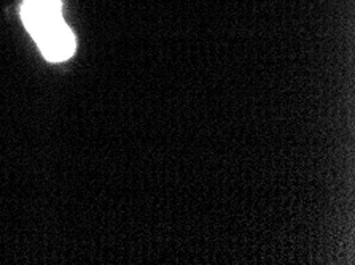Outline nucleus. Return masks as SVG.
<instances>
[{
    "label": "nucleus",
    "instance_id": "1",
    "mask_svg": "<svg viewBox=\"0 0 355 265\" xmlns=\"http://www.w3.org/2000/svg\"><path fill=\"white\" fill-rule=\"evenodd\" d=\"M61 0H24L21 18L34 40L51 26L62 21Z\"/></svg>",
    "mask_w": 355,
    "mask_h": 265
},
{
    "label": "nucleus",
    "instance_id": "2",
    "mask_svg": "<svg viewBox=\"0 0 355 265\" xmlns=\"http://www.w3.org/2000/svg\"><path fill=\"white\" fill-rule=\"evenodd\" d=\"M35 42L40 46L43 56L53 62L66 61L72 56L75 46H77L72 30L69 29L64 21H59L50 29H46L43 34L37 37Z\"/></svg>",
    "mask_w": 355,
    "mask_h": 265
}]
</instances>
